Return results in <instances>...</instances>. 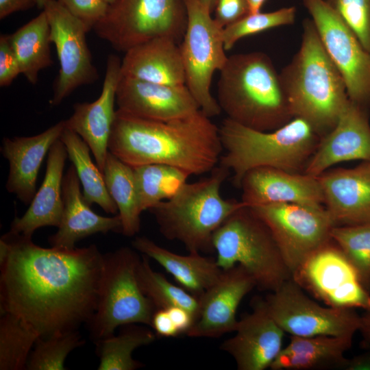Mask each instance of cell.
I'll return each instance as SVG.
<instances>
[{
    "mask_svg": "<svg viewBox=\"0 0 370 370\" xmlns=\"http://www.w3.org/2000/svg\"><path fill=\"white\" fill-rule=\"evenodd\" d=\"M103 175L106 188L115 202L121 221V233L132 237L140 228V210L134 168L108 151Z\"/></svg>",
    "mask_w": 370,
    "mask_h": 370,
    "instance_id": "30",
    "label": "cell"
},
{
    "mask_svg": "<svg viewBox=\"0 0 370 370\" xmlns=\"http://www.w3.org/2000/svg\"><path fill=\"white\" fill-rule=\"evenodd\" d=\"M121 59L114 54L107 58L101 92L92 102L76 103L66 126L76 132L88 144L103 172L108 152V144L115 117L116 88L121 77Z\"/></svg>",
    "mask_w": 370,
    "mask_h": 370,
    "instance_id": "20",
    "label": "cell"
},
{
    "mask_svg": "<svg viewBox=\"0 0 370 370\" xmlns=\"http://www.w3.org/2000/svg\"><path fill=\"white\" fill-rule=\"evenodd\" d=\"M271 231L293 275L333 240L335 225L323 206L271 204L249 206Z\"/></svg>",
    "mask_w": 370,
    "mask_h": 370,
    "instance_id": "11",
    "label": "cell"
},
{
    "mask_svg": "<svg viewBox=\"0 0 370 370\" xmlns=\"http://www.w3.org/2000/svg\"><path fill=\"white\" fill-rule=\"evenodd\" d=\"M132 244L134 249L157 262L180 286L198 299L223 273L216 260L200 253L177 254L145 236L136 237Z\"/></svg>",
    "mask_w": 370,
    "mask_h": 370,
    "instance_id": "27",
    "label": "cell"
},
{
    "mask_svg": "<svg viewBox=\"0 0 370 370\" xmlns=\"http://www.w3.org/2000/svg\"><path fill=\"white\" fill-rule=\"evenodd\" d=\"M66 149L60 139L51 146L47 157L45 175L29 207L21 217H15L10 232L32 237L37 229L45 226L58 227L63 211L62 186Z\"/></svg>",
    "mask_w": 370,
    "mask_h": 370,
    "instance_id": "25",
    "label": "cell"
},
{
    "mask_svg": "<svg viewBox=\"0 0 370 370\" xmlns=\"http://www.w3.org/2000/svg\"><path fill=\"white\" fill-rule=\"evenodd\" d=\"M51 0H35L36 6L38 8H42L45 7V5Z\"/></svg>",
    "mask_w": 370,
    "mask_h": 370,
    "instance_id": "50",
    "label": "cell"
},
{
    "mask_svg": "<svg viewBox=\"0 0 370 370\" xmlns=\"http://www.w3.org/2000/svg\"><path fill=\"white\" fill-rule=\"evenodd\" d=\"M80 182L72 164L64 174L62 195L63 211L58 231L48 238L51 247L73 249L82 239L97 233L121 232L117 214L112 217L97 214L84 200Z\"/></svg>",
    "mask_w": 370,
    "mask_h": 370,
    "instance_id": "24",
    "label": "cell"
},
{
    "mask_svg": "<svg viewBox=\"0 0 370 370\" xmlns=\"http://www.w3.org/2000/svg\"><path fill=\"white\" fill-rule=\"evenodd\" d=\"M203 5L211 12L213 13L216 0H200Z\"/></svg>",
    "mask_w": 370,
    "mask_h": 370,
    "instance_id": "49",
    "label": "cell"
},
{
    "mask_svg": "<svg viewBox=\"0 0 370 370\" xmlns=\"http://www.w3.org/2000/svg\"><path fill=\"white\" fill-rule=\"evenodd\" d=\"M108 4H111L113 3L115 0H105Z\"/></svg>",
    "mask_w": 370,
    "mask_h": 370,
    "instance_id": "51",
    "label": "cell"
},
{
    "mask_svg": "<svg viewBox=\"0 0 370 370\" xmlns=\"http://www.w3.org/2000/svg\"><path fill=\"white\" fill-rule=\"evenodd\" d=\"M187 25L184 0H115L93 30L119 51L158 37L180 44Z\"/></svg>",
    "mask_w": 370,
    "mask_h": 370,
    "instance_id": "9",
    "label": "cell"
},
{
    "mask_svg": "<svg viewBox=\"0 0 370 370\" xmlns=\"http://www.w3.org/2000/svg\"><path fill=\"white\" fill-rule=\"evenodd\" d=\"M303 3L344 80L349 100L370 111V52L325 0Z\"/></svg>",
    "mask_w": 370,
    "mask_h": 370,
    "instance_id": "13",
    "label": "cell"
},
{
    "mask_svg": "<svg viewBox=\"0 0 370 370\" xmlns=\"http://www.w3.org/2000/svg\"><path fill=\"white\" fill-rule=\"evenodd\" d=\"M21 74L36 84L39 72L53 64L50 51V26L45 12L11 34Z\"/></svg>",
    "mask_w": 370,
    "mask_h": 370,
    "instance_id": "29",
    "label": "cell"
},
{
    "mask_svg": "<svg viewBox=\"0 0 370 370\" xmlns=\"http://www.w3.org/2000/svg\"><path fill=\"white\" fill-rule=\"evenodd\" d=\"M156 334L151 330L135 325L126 328L114 334L95 342L99 358L98 370H134L143 365L132 358L138 347L147 345L156 340Z\"/></svg>",
    "mask_w": 370,
    "mask_h": 370,
    "instance_id": "32",
    "label": "cell"
},
{
    "mask_svg": "<svg viewBox=\"0 0 370 370\" xmlns=\"http://www.w3.org/2000/svg\"><path fill=\"white\" fill-rule=\"evenodd\" d=\"M36 5L35 0H0V19Z\"/></svg>",
    "mask_w": 370,
    "mask_h": 370,
    "instance_id": "45",
    "label": "cell"
},
{
    "mask_svg": "<svg viewBox=\"0 0 370 370\" xmlns=\"http://www.w3.org/2000/svg\"><path fill=\"white\" fill-rule=\"evenodd\" d=\"M71 14L80 20L88 31L105 16L109 4L105 0H57Z\"/></svg>",
    "mask_w": 370,
    "mask_h": 370,
    "instance_id": "40",
    "label": "cell"
},
{
    "mask_svg": "<svg viewBox=\"0 0 370 370\" xmlns=\"http://www.w3.org/2000/svg\"><path fill=\"white\" fill-rule=\"evenodd\" d=\"M214 19L221 28L230 25L250 14L248 0H216Z\"/></svg>",
    "mask_w": 370,
    "mask_h": 370,
    "instance_id": "42",
    "label": "cell"
},
{
    "mask_svg": "<svg viewBox=\"0 0 370 370\" xmlns=\"http://www.w3.org/2000/svg\"><path fill=\"white\" fill-rule=\"evenodd\" d=\"M343 369L345 370H370V352L352 358L347 359Z\"/></svg>",
    "mask_w": 370,
    "mask_h": 370,
    "instance_id": "46",
    "label": "cell"
},
{
    "mask_svg": "<svg viewBox=\"0 0 370 370\" xmlns=\"http://www.w3.org/2000/svg\"><path fill=\"white\" fill-rule=\"evenodd\" d=\"M280 77L293 116L306 120L321 137L330 132L349 99L312 19L304 21L300 47Z\"/></svg>",
    "mask_w": 370,
    "mask_h": 370,
    "instance_id": "3",
    "label": "cell"
},
{
    "mask_svg": "<svg viewBox=\"0 0 370 370\" xmlns=\"http://www.w3.org/2000/svg\"><path fill=\"white\" fill-rule=\"evenodd\" d=\"M249 5L250 14H254L260 12V9L267 0H248Z\"/></svg>",
    "mask_w": 370,
    "mask_h": 370,
    "instance_id": "48",
    "label": "cell"
},
{
    "mask_svg": "<svg viewBox=\"0 0 370 370\" xmlns=\"http://www.w3.org/2000/svg\"><path fill=\"white\" fill-rule=\"evenodd\" d=\"M187 12L186 28L180 44L186 86L210 118L221 110L210 92L213 75L225 65L228 56L219 26L212 13L200 0H184Z\"/></svg>",
    "mask_w": 370,
    "mask_h": 370,
    "instance_id": "10",
    "label": "cell"
},
{
    "mask_svg": "<svg viewBox=\"0 0 370 370\" xmlns=\"http://www.w3.org/2000/svg\"><path fill=\"white\" fill-rule=\"evenodd\" d=\"M166 310L180 334H186L195 321L193 315L183 308L174 306Z\"/></svg>",
    "mask_w": 370,
    "mask_h": 370,
    "instance_id": "44",
    "label": "cell"
},
{
    "mask_svg": "<svg viewBox=\"0 0 370 370\" xmlns=\"http://www.w3.org/2000/svg\"><path fill=\"white\" fill-rule=\"evenodd\" d=\"M151 327L158 336L175 337L180 334L166 309H156L151 319Z\"/></svg>",
    "mask_w": 370,
    "mask_h": 370,
    "instance_id": "43",
    "label": "cell"
},
{
    "mask_svg": "<svg viewBox=\"0 0 370 370\" xmlns=\"http://www.w3.org/2000/svg\"><path fill=\"white\" fill-rule=\"evenodd\" d=\"M292 278L329 306L370 309L369 291L333 241L312 254Z\"/></svg>",
    "mask_w": 370,
    "mask_h": 370,
    "instance_id": "15",
    "label": "cell"
},
{
    "mask_svg": "<svg viewBox=\"0 0 370 370\" xmlns=\"http://www.w3.org/2000/svg\"><path fill=\"white\" fill-rule=\"evenodd\" d=\"M370 162L369 110L349 100L334 127L321 137L304 173L317 177L349 160Z\"/></svg>",
    "mask_w": 370,
    "mask_h": 370,
    "instance_id": "19",
    "label": "cell"
},
{
    "mask_svg": "<svg viewBox=\"0 0 370 370\" xmlns=\"http://www.w3.org/2000/svg\"><path fill=\"white\" fill-rule=\"evenodd\" d=\"M365 340L370 343V309L360 316L359 330Z\"/></svg>",
    "mask_w": 370,
    "mask_h": 370,
    "instance_id": "47",
    "label": "cell"
},
{
    "mask_svg": "<svg viewBox=\"0 0 370 370\" xmlns=\"http://www.w3.org/2000/svg\"><path fill=\"white\" fill-rule=\"evenodd\" d=\"M60 139L82 185L84 201L90 206L97 204L107 213L116 214L118 208L106 188L102 172L92 161L88 144L66 126Z\"/></svg>",
    "mask_w": 370,
    "mask_h": 370,
    "instance_id": "31",
    "label": "cell"
},
{
    "mask_svg": "<svg viewBox=\"0 0 370 370\" xmlns=\"http://www.w3.org/2000/svg\"><path fill=\"white\" fill-rule=\"evenodd\" d=\"M116 103L123 113L153 121L181 118L200 110L186 84H156L122 75L116 88Z\"/></svg>",
    "mask_w": 370,
    "mask_h": 370,
    "instance_id": "17",
    "label": "cell"
},
{
    "mask_svg": "<svg viewBox=\"0 0 370 370\" xmlns=\"http://www.w3.org/2000/svg\"><path fill=\"white\" fill-rule=\"evenodd\" d=\"M219 72L216 99L227 119L269 132L294 118L280 73L266 53L232 55Z\"/></svg>",
    "mask_w": 370,
    "mask_h": 370,
    "instance_id": "4",
    "label": "cell"
},
{
    "mask_svg": "<svg viewBox=\"0 0 370 370\" xmlns=\"http://www.w3.org/2000/svg\"><path fill=\"white\" fill-rule=\"evenodd\" d=\"M136 277L141 291L156 309L181 307L190 312L196 321L199 311V299L153 271L149 258L145 255L138 264Z\"/></svg>",
    "mask_w": 370,
    "mask_h": 370,
    "instance_id": "35",
    "label": "cell"
},
{
    "mask_svg": "<svg viewBox=\"0 0 370 370\" xmlns=\"http://www.w3.org/2000/svg\"><path fill=\"white\" fill-rule=\"evenodd\" d=\"M65 126L62 120L37 135L3 139L1 153L9 162L5 188L24 204L32 201L40 167Z\"/></svg>",
    "mask_w": 370,
    "mask_h": 370,
    "instance_id": "23",
    "label": "cell"
},
{
    "mask_svg": "<svg viewBox=\"0 0 370 370\" xmlns=\"http://www.w3.org/2000/svg\"><path fill=\"white\" fill-rule=\"evenodd\" d=\"M262 301L276 323L293 336L353 337L359 330L360 316L353 308L319 305L304 293L293 278Z\"/></svg>",
    "mask_w": 370,
    "mask_h": 370,
    "instance_id": "12",
    "label": "cell"
},
{
    "mask_svg": "<svg viewBox=\"0 0 370 370\" xmlns=\"http://www.w3.org/2000/svg\"><path fill=\"white\" fill-rule=\"evenodd\" d=\"M332 238L370 291V224L334 226Z\"/></svg>",
    "mask_w": 370,
    "mask_h": 370,
    "instance_id": "36",
    "label": "cell"
},
{
    "mask_svg": "<svg viewBox=\"0 0 370 370\" xmlns=\"http://www.w3.org/2000/svg\"><path fill=\"white\" fill-rule=\"evenodd\" d=\"M295 7L282 8L270 12L249 14L238 21L224 27L222 36L226 51L231 49L241 38L271 28L294 23Z\"/></svg>",
    "mask_w": 370,
    "mask_h": 370,
    "instance_id": "38",
    "label": "cell"
},
{
    "mask_svg": "<svg viewBox=\"0 0 370 370\" xmlns=\"http://www.w3.org/2000/svg\"><path fill=\"white\" fill-rule=\"evenodd\" d=\"M133 168L142 212L171 198L190 176L180 169L165 164H151Z\"/></svg>",
    "mask_w": 370,
    "mask_h": 370,
    "instance_id": "33",
    "label": "cell"
},
{
    "mask_svg": "<svg viewBox=\"0 0 370 370\" xmlns=\"http://www.w3.org/2000/svg\"><path fill=\"white\" fill-rule=\"evenodd\" d=\"M38 332L21 318L1 312L0 318V370L26 369Z\"/></svg>",
    "mask_w": 370,
    "mask_h": 370,
    "instance_id": "34",
    "label": "cell"
},
{
    "mask_svg": "<svg viewBox=\"0 0 370 370\" xmlns=\"http://www.w3.org/2000/svg\"><path fill=\"white\" fill-rule=\"evenodd\" d=\"M256 286L253 277L241 265L223 271L219 280L199 298L198 317L186 334L217 338L234 332L238 322L237 308Z\"/></svg>",
    "mask_w": 370,
    "mask_h": 370,
    "instance_id": "16",
    "label": "cell"
},
{
    "mask_svg": "<svg viewBox=\"0 0 370 370\" xmlns=\"http://www.w3.org/2000/svg\"><path fill=\"white\" fill-rule=\"evenodd\" d=\"M108 151L132 167L165 164L190 176L210 172L223 147L219 128L201 110L168 121H153L116 110Z\"/></svg>",
    "mask_w": 370,
    "mask_h": 370,
    "instance_id": "2",
    "label": "cell"
},
{
    "mask_svg": "<svg viewBox=\"0 0 370 370\" xmlns=\"http://www.w3.org/2000/svg\"><path fill=\"white\" fill-rule=\"evenodd\" d=\"M323 206L336 226L370 224V162L317 176Z\"/></svg>",
    "mask_w": 370,
    "mask_h": 370,
    "instance_id": "22",
    "label": "cell"
},
{
    "mask_svg": "<svg viewBox=\"0 0 370 370\" xmlns=\"http://www.w3.org/2000/svg\"><path fill=\"white\" fill-rule=\"evenodd\" d=\"M240 188L241 201L248 206L271 204L323 206V195L317 177L304 173L259 166L248 171Z\"/></svg>",
    "mask_w": 370,
    "mask_h": 370,
    "instance_id": "21",
    "label": "cell"
},
{
    "mask_svg": "<svg viewBox=\"0 0 370 370\" xmlns=\"http://www.w3.org/2000/svg\"><path fill=\"white\" fill-rule=\"evenodd\" d=\"M103 263L95 245L45 248L10 231L0 239V309L40 334L77 330L94 314Z\"/></svg>",
    "mask_w": 370,
    "mask_h": 370,
    "instance_id": "1",
    "label": "cell"
},
{
    "mask_svg": "<svg viewBox=\"0 0 370 370\" xmlns=\"http://www.w3.org/2000/svg\"><path fill=\"white\" fill-rule=\"evenodd\" d=\"M20 74V68L12 46L11 34H1L0 86H10Z\"/></svg>",
    "mask_w": 370,
    "mask_h": 370,
    "instance_id": "41",
    "label": "cell"
},
{
    "mask_svg": "<svg viewBox=\"0 0 370 370\" xmlns=\"http://www.w3.org/2000/svg\"><path fill=\"white\" fill-rule=\"evenodd\" d=\"M230 172L219 164L209 176L186 182L171 198L151 208L149 211L161 234L169 240L182 243L189 253L213 249L214 232L234 211L247 206L221 195V186Z\"/></svg>",
    "mask_w": 370,
    "mask_h": 370,
    "instance_id": "6",
    "label": "cell"
},
{
    "mask_svg": "<svg viewBox=\"0 0 370 370\" xmlns=\"http://www.w3.org/2000/svg\"><path fill=\"white\" fill-rule=\"evenodd\" d=\"M370 52V0H325Z\"/></svg>",
    "mask_w": 370,
    "mask_h": 370,
    "instance_id": "39",
    "label": "cell"
},
{
    "mask_svg": "<svg viewBox=\"0 0 370 370\" xmlns=\"http://www.w3.org/2000/svg\"><path fill=\"white\" fill-rule=\"evenodd\" d=\"M124 53L121 64L122 76L156 84H186L180 44L173 39L155 38Z\"/></svg>",
    "mask_w": 370,
    "mask_h": 370,
    "instance_id": "26",
    "label": "cell"
},
{
    "mask_svg": "<svg viewBox=\"0 0 370 370\" xmlns=\"http://www.w3.org/2000/svg\"><path fill=\"white\" fill-rule=\"evenodd\" d=\"M50 26V40L60 62V70L49 101L58 106L76 88L91 84L99 79L86 42L88 32L84 24L57 0H51L42 9Z\"/></svg>",
    "mask_w": 370,
    "mask_h": 370,
    "instance_id": "14",
    "label": "cell"
},
{
    "mask_svg": "<svg viewBox=\"0 0 370 370\" xmlns=\"http://www.w3.org/2000/svg\"><path fill=\"white\" fill-rule=\"evenodd\" d=\"M212 245L223 271L241 265L261 290L273 292L292 278L271 231L248 206L234 211L221 225Z\"/></svg>",
    "mask_w": 370,
    "mask_h": 370,
    "instance_id": "7",
    "label": "cell"
},
{
    "mask_svg": "<svg viewBox=\"0 0 370 370\" xmlns=\"http://www.w3.org/2000/svg\"><path fill=\"white\" fill-rule=\"evenodd\" d=\"M353 337L319 335L291 336L269 368L272 370L343 369L345 353L352 347Z\"/></svg>",
    "mask_w": 370,
    "mask_h": 370,
    "instance_id": "28",
    "label": "cell"
},
{
    "mask_svg": "<svg viewBox=\"0 0 370 370\" xmlns=\"http://www.w3.org/2000/svg\"><path fill=\"white\" fill-rule=\"evenodd\" d=\"M84 343L77 330L40 337L29 355L26 369L64 370L69 354Z\"/></svg>",
    "mask_w": 370,
    "mask_h": 370,
    "instance_id": "37",
    "label": "cell"
},
{
    "mask_svg": "<svg viewBox=\"0 0 370 370\" xmlns=\"http://www.w3.org/2000/svg\"><path fill=\"white\" fill-rule=\"evenodd\" d=\"M140 258L129 247L103 254L95 311L87 323L95 342L114 334L118 327L151 326L156 308L141 291L136 277Z\"/></svg>",
    "mask_w": 370,
    "mask_h": 370,
    "instance_id": "8",
    "label": "cell"
},
{
    "mask_svg": "<svg viewBox=\"0 0 370 370\" xmlns=\"http://www.w3.org/2000/svg\"><path fill=\"white\" fill-rule=\"evenodd\" d=\"M219 128L224 151L219 164L233 173L232 182L238 188L245 174L256 167L304 173L321 138L299 117L269 132L253 130L227 118Z\"/></svg>",
    "mask_w": 370,
    "mask_h": 370,
    "instance_id": "5",
    "label": "cell"
},
{
    "mask_svg": "<svg viewBox=\"0 0 370 370\" xmlns=\"http://www.w3.org/2000/svg\"><path fill=\"white\" fill-rule=\"evenodd\" d=\"M234 332L221 349L232 356L238 370H264L282 349L285 332L269 314L262 299L254 301L252 312L238 320Z\"/></svg>",
    "mask_w": 370,
    "mask_h": 370,
    "instance_id": "18",
    "label": "cell"
}]
</instances>
